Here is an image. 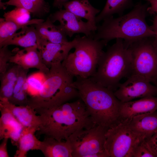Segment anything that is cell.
I'll use <instances>...</instances> for the list:
<instances>
[{"mask_svg":"<svg viewBox=\"0 0 157 157\" xmlns=\"http://www.w3.org/2000/svg\"><path fill=\"white\" fill-rule=\"evenodd\" d=\"M35 110L39 114L40 121L37 134H43L59 141L66 140L78 130L97 125L80 98L52 108Z\"/></svg>","mask_w":157,"mask_h":157,"instance_id":"1","label":"cell"},{"mask_svg":"<svg viewBox=\"0 0 157 157\" xmlns=\"http://www.w3.org/2000/svg\"><path fill=\"white\" fill-rule=\"evenodd\" d=\"M76 77L73 85L77 90L79 97L84 103L94 123L108 129L121 122V102L114 92L89 78Z\"/></svg>","mask_w":157,"mask_h":157,"instance_id":"2","label":"cell"},{"mask_svg":"<svg viewBox=\"0 0 157 157\" xmlns=\"http://www.w3.org/2000/svg\"><path fill=\"white\" fill-rule=\"evenodd\" d=\"M148 6L147 4L139 3L125 15L104 19L97 26L93 38L102 40L107 44L112 40L122 39L129 46L142 39L154 38L155 33L146 20Z\"/></svg>","mask_w":157,"mask_h":157,"instance_id":"3","label":"cell"},{"mask_svg":"<svg viewBox=\"0 0 157 157\" xmlns=\"http://www.w3.org/2000/svg\"><path fill=\"white\" fill-rule=\"evenodd\" d=\"M39 94L28 99V105L35 110L50 108L59 106L78 96L73 85V76L69 74L61 63L53 64Z\"/></svg>","mask_w":157,"mask_h":157,"instance_id":"4","label":"cell"},{"mask_svg":"<svg viewBox=\"0 0 157 157\" xmlns=\"http://www.w3.org/2000/svg\"><path fill=\"white\" fill-rule=\"evenodd\" d=\"M131 55L129 46L122 39L104 52L94 74L89 78L93 81L114 92L120 81L129 76L131 70Z\"/></svg>","mask_w":157,"mask_h":157,"instance_id":"5","label":"cell"},{"mask_svg":"<svg viewBox=\"0 0 157 157\" xmlns=\"http://www.w3.org/2000/svg\"><path fill=\"white\" fill-rule=\"evenodd\" d=\"M74 51L69 53L62 62L68 73L74 76L88 78L95 73L99 59L107 43L93 36L77 35Z\"/></svg>","mask_w":157,"mask_h":157,"instance_id":"6","label":"cell"},{"mask_svg":"<svg viewBox=\"0 0 157 157\" xmlns=\"http://www.w3.org/2000/svg\"><path fill=\"white\" fill-rule=\"evenodd\" d=\"M108 129L96 125L79 130L71 135L66 140L70 144L72 157H109L105 148Z\"/></svg>","mask_w":157,"mask_h":157,"instance_id":"7","label":"cell"},{"mask_svg":"<svg viewBox=\"0 0 157 157\" xmlns=\"http://www.w3.org/2000/svg\"><path fill=\"white\" fill-rule=\"evenodd\" d=\"M149 38L129 46L131 55L130 75L143 78L157 86V48Z\"/></svg>","mask_w":157,"mask_h":157,"instance_id":"8","label":"cell"},{"mask_svg":"<svg viewBox=\"0 0 157 157\" xmlns=\"http://www.w3.org/2000/svg\"><path fill=\"white\" fill-rule=\"evenodd\" d=\"M106 138L105 148L109 157H133L136 147L144 139L131 129L127 120L108 129Z\"/></svg>","mask_w":157,"mask_h":157,"instance_id":"9","label":"cell"},{"mask_svg":"<svg viewBox=\"0 0 157 157\" xmlns=\"http://www.w3.org/2000/svg\"><path fill=\"white\" fill-rule=\"evenodd\" d=\"M114 92L121 103H124L136 98L155 96L157 95V86L143 78L131 75L125 82L119 84Z\"/></svg>","mask_w":157,"mask_h":157,"instance_id":"10","label":"cell"},{"mask_svg":"<svg viewBox=\"0 0 157 157\" xmlns=\"http://www.w3.org/2000/svg\"><path fill=\"white\" fill-rule=\"evenodd\" d=\"M53 23L58 21L67 36L71 38L75 34L83 33L87 36H93L97 26L88 21L84 22L70 11L65 9L51 14L49 16Z\"/></svg>","mask_w":157,"mask_h":157,"instance_id":"11","label":"cell"},{"mask_svg":"<svg viewBox=\"0 0 157 157\" xmlns=\"http://www.w3.org/2000/svg\"><path fill=\"white\" fill-rule=\"evenodd\" d=\"M9 63L18 65L25 69H37L44 74H47L49 71V68L43 63L41 53L37 46L17 50L11 57Z\"/></svg>","mask_w":157,"mask_h":157,"instance_id":"12","label":"cell"},{"mask_svg":"<svg viewBox=\"0 0 157 157\" xmlns=\"http://www.w3.org/2000/svg\"><path fill=\"white\" fill-rule=\"evenodd\" d=\"M76 42L75 37L72 40L63 43L44 41L38 49L43 63L49 68L53 64L61 63L67 56L70 50L74 48Z\"/></svg>","mask_w":157,"mask_h":157,"instance_id":"13","label":"cell"},{"mask_svg":"<svg viewBox=\"0 0 157 157\" xmlns=\"http://www.w3.org/2000/svg\"><path fill=\"white\" fill-rule=\"evenodd\" d=\"M157 110V97L151 96L139 100L121 103L120 116L122 120H129L138 116L149 113Z\"/></svg>","mask_w":157,"mask_h":157,"instance_id":"14","label":"cell"},{"mask_svg":"<svg viewBox=\"0 0 157 157\" xmlns=\"http://www.w3.org/2000/svg\"><path fill=\"white\" fill-rule=\"evenodd\" d=\"M0 140L10 139L12 144L17 146L24 127L10 111L0 104Z\"/></svg>","mask_w":157,"mask_h":157,"instance_id":"15","label":"cell"},{"mask_svg":"<svg viewBox=\"0 0 157 157\" xmlns=\"http://www.w3.org/2000/svg\"><path fill=\"white\" fill-rule=\"evenodd\" d=\"M0 104L7 108L24 127H35L38 130L40 123L39 117L30 106L16 105L4 98H0Z\"/></svg>","mask_w":157,"mask_h":157,"instance_id":"16","label":"cell"},{"mask_svg":"<svg viewBox=\"0 0 157 157\" xmlns=\"http://www.w3.org/2000/svg\"><path fill=\"white\" fill-rule=\"evenodd\" d=\"M126 120L131 129L144 139L149 138L157 132L156 111Z\"/></svg>","mask_w":157,"mask_h":157,"instance_id":"17","label":"cell"},{"mask_svg":"<svg viewBox=\"0 0 157 157\" xmlns=\"http://www.w3.org/2000/svg\"><path fill=\"white\" fill-rule=\"evenodd\" d=\"M53 23L49 17L45 21L34 25L40 38L39 45L43 41L58 44L69 41L60 25Z\"/></svg>","mask_w":157,"mask_h":157,"instance_id":"18","label":"cell"},{"mask_svg":"<svg viewBox=\"0 0 157 157\" xmlns=\"http://www.w3.org/2000/svg\"><path fill=\"white\" fill-rule=\"evenodd\" d=\"M35 25V24H34ZM34 25L26 26L0 43V48L15 45L24 48L39 45L40 38Z\"/></svg>","mask_w":157,"mask_h":157,"instance_id":"19","label":"cell"},{"mask_svg":"<svg viewBox=\"0 0 157 157\" xmlns=\"http://www.w3.org/2000/svg\"><path fill=\"white\" fill-rule=\"evenodd\" d=\"M46 157H72V150L69 141H58L45 137L41 141L40 149Z\"/></svg>","mask_w":157,"mask_h":157,"instance_id":"20","label":"cell"},{"mask_svg":"<svg viewBox=\"0 0 157 157\" xmlns=\"http://www.w3.org/2000/svg\"><path fill=\"white\" fill-rule=\"evenodd\" d=\"M63 7L78 17L96 24V18L100 10L94 7L89 0H71L65 3Z\"/></svg>","mask_w":157,"mask_h":157,"instance_id":"21","label":"cell"},{"mask_svg":"<svg viewBox=\"0 0 157 157\" xmlns=\"http://www.w3.org/2000/svg\"><path fill=\"white\" fill-rule=\"evenodd\" d=\"M38 129L35 127H24L19 137L15 157H26L30 150H40L41 141L35 135Z\"/></svg>","mask_w":157,"mask_h":157,"instance_id":"22","label":"cell"},{"mask_svg":"<svg viewBox=\"0 0 157 157\" xmlns=\"http://www.w3.org/2000/svg\"><path fill=\"white\" fill-rule=\"evenodd\" d=\"M13 6L23 8L33 16L39 18L45 16L50 11V6L44 0H9L6 2L0 1V8L4 9L5 6Z\"/></svg>","mask_w":157,"mask_h":157,"instance_id":"23","label":"cell"},{"mask_svg":"<svg viewBox=\"0 0 157 157\" xmlns=\"http://www.w3.org/2000/svg\"><path fill=\"white\" fill-rule=\"evenodd\" d=\"M19 68V65L15 64L4 74L0 75V98L8 100L12 96L17 79Z\"/></svg>","mask_w":157,"mask_h":157,"instance_id":"24","label":"cell"},{"mask_svg":"<svg viewBox=\"0 0 157 157\" xmlns=\"http://www.w3.org/2000/svg\"><path fill=\"white\" fill-rule=\"evenodd\" d=\"M44 21V19L41 18H35L30 20L27 23L20 24L5 18H0V43L22 28L26 26L38 24Z\"/></svg>","mask_w":157,"mask_h":157,"instance_id":"25","label":"cell"},{"mask_svg":"<svg viewBox=\"0 0 157 157\" xmlns=\"http://www.w3.org/2000/svg\"><path fill=\"white\" fill-rule=\"evenodd\" d=\"M131 3L132 0H107L103 9L96 17V23L113 16L114 14L121 13Z\"/></svg>","mask_w":157,"mask_h":157,"instance_id":"26","label":"cell"},{"mask_svg":"<svg viewBox=\"0 0 157 157\" xmlns=\"http://www.w3.org/2000/svg\"><path fill=\"white\" fill-rule=\"evenodd\" d=\"M44 79V74L40 72L27 78L26 81L28 88L26 93L28 99L35 97L39 94Z\"/></svg>","mask_w":157,"mask_h":157,"instance_id":"27","label":"cell"},{"mask_svg":"<svg viewBox=\"0 0 157 157\" xmlns=\"http://www.w3.org/2000/svg\"><path fill=\"white\" fill-rule=\"evenodd\" d=\"M30 14L29 11L23 8L16 7L12 10L5 13L3 16L5 19L16 23L24 24L30 20Z\"/></svg>","mask_w":157,"mask_h":157,"instance_id":"28","label":"cell"},{"mask_svg":"<svg viewBox=\"0 0 157 157\" xmlns=\"http://www.w3.org/2000/svg\"><path fill=\"white\" fill-rule=\"evenodd\" d=\"M15 53L10 50L8 46L0 48V75L4 74L8 69V63Z\"/></svg>","mask_w":157,"mask_h":157,"instance_id":"29","label":"cell"},{"mask_svg":"<svg viewBox=\"0 0 157 157\" xmlns=\"http://www.w3.org/2000/svg\"><path fill=\"white\" fill-rule=\"evenodd\" d=\"M156 157L147 146L145 139L140 142L135 148L133 157Z\"/></svg>","mask_w":157,"mask_h":157,"instance_id":"30","label":"cell"},{"mask_svg":"<svg viewBox=\"0 0 157 157\" xmlns=\"http://www.w3.org/2000/svg\"><path fill=\"white\" fill-rule=\"evenodd\" d=\"M151 151L157 157V132L149 138L145 139Z\"/></svg>","mask_w":157,"mask_h":157,"instance_id":"31","label":"cell"},{"mask_svg":"<svg viewBox=\"0 0 157 157\" xmlns=\"http://www.w3.org/2000/svg\"><path fill=\"white\" fill-rule=\"evenodd\" d=\"M8 138H4L0 145V157H9L7 150V143Z\"/></svg>","mask_w":157,"mask_h":157,"instance_id":"32","label":"cell"},{"mask_svg":"<svg viewBox=\"0 0 157 157\" xmlns=\"http://www.w3.org/2000/svg\"><path fill=\"white\" fill-rule=\"evenodd\" d=\"M150 4L147 8L148 13L157 14V0H146Z\"/></svg>","mask_w":157,"mask_h":157,"instance_id":"33","label":"cell"},{"mask_svg":"<svg viewBox=\"0 0 157 157\" xmlns=\"http://www.w3.org/2000/svg\"><path fill=\"white\" fill-rule=\"evenodd\" d=\"M151 27L156 34L153 42L155 46L157 48V14L154 18Z\"/></svg>","mask_w":157,"mask_h":157,"instance_id":"34","label":"cell"},{"mask_svg":"<svg viewBox=\"0 0 157 157\" xmlns=\"http://www.w3.org/2000/svg\"><path fill=\"white\" fill-rule=\"evenodd\" d=\"M69 0H54L53 6L59 9H62L64 4Z\"/></svg>","mask_w":157,"mask_h":157,"instance_id":"35","label":"cell"},{"mask_svg":"<svg viewBox=\"0 0 157 157\" xmlns=\"http://www.w3.org/2000/svg\"></svg>","mask_w":157,"mask_h":157,"instance_id":"36","label":"cell"}]
</instances>
